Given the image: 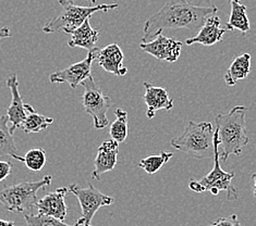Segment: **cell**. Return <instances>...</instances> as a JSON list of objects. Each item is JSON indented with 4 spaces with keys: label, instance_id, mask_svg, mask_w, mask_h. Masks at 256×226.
Wrapping results in <instances>:
<instances>
[{
    "label": "cell",
    "instance_id": "cell-1",
    "mask_svg": "<svg viewBox=\"0 0 256 226\" xmlns=\"http://www.w3.org/2000/svg\"><path fill=\"white\" fill-rule=\"evenodd\" d=\"M217 11L216 5L200 7L190 3L188 0H168L162 9L145 22L141 42L152 40L158 32H162L164 29L196 30L203 25L207 16L216 14Z\"/></svg>",
    "mask_w": 256,
    "mask_h": 226
},
{
    "label": "cell",
    "instance_id": "cell-2",
    "mask_svg": "<svg viewBox=\"0 0 256 226\" xmlns=\"http://www.w3.org/2000/svg\"><path fill=\"white\" fill-rule=\"evenodd\" d=\"M248 108L246 106H236L228 113H219L216 115V130L220 140L219 148L220 159L227 161L230 156H240L243 148L248 144L246 135V115Z\"/></svg>",
    "mask_w": 256,
    "mask_h": 226
},
{
    "label": "cell",
    "instance_id": "cell-3",
    "mask_svg": "<svg viewBox=\"0 0 256 226\" xmlns=\"http://www.w3.org/2000/svg\"><path fill=\"white\" fill-rule=\"evenodd\" d=\"M214 132L210 122L188 121L184 132L172 139L170 145L191 157L212 159L214 158Z\"/></svg>",
    "mask_w": 256,
    "mask_h": 226
},
{
    "label": "cell",
    "instance_id": "cell-4",
    "mask_svg": "<svg viewBox=\"0 0 256 226\" xmlns=\"http://www.w3.org/2000/svg\"><path fill=\"white\" fill-rule=\"evenodd\" d=\"M220 140L218 137V132H214V168L210 172L204 176L200 181L191 180L188 187L194 193L210 192L214 196H217L219 193L224 192L227 194V199L230 201L236 200L239 198V192L232 185V180L236 175L234 171L226 172L220 167V150H219Z\"/></svg>",
    "mask_w": 256,
    "mask_h": 226
},
{
    "label": "cell",
    "instance_id": "cell-5",
    "mask_svg": "<svg viewBox=\"0 0 256 226\" xmlns=\"http://www.w3.org/2000/svg\"><path fill=\"white\" fill-rule=\"evenodd\" d=\"M52 176H44L40 181L23 182L0 189V206L6 210L22 213L33 210L38 204V194L40 189L50 186Z\"/></svg>",
    "mask_w": 256,
    "mask_h": 226
},
{
    "label": "cell",
    "instance_id": "cell-6",
    "mask_svg": "<svg viewBox=\"0 0 256 226\" xmlns=\"http://www.w3.org/2000/svg\"><path fill=\"white\" fill-rule=\"evenodd\" d=\"M59 3L62 7V12L45 24L42 32L46 34H52L62 29L66 34L71 35L78 26L82 25L85 20L90 19L96 12H107L119 7L118 3H102L94 7H81L69 0H59Z\"/></svg>",
    "mask_w": 256,
    "mask_h": 226
},
{
    "label": "cell",
    "instance_id": "cell-7",
    "mask_svg": "<svg viewBox=\"0 0 256 226\" xmlns=\"http://www.w3.org/2000/svg\"><path fill=\"white\" fill-rule=\"evenodd\" d=\"M81 85L84 87L82 106L85 112L93 118L95 130H102L109 124L107 112L112 106V100L108 95L102 93L92 75L84 79Z\"/></svg>",
    "mask_w": 256,
    "mask_h": 226
},
{
    "label": "cell",
    "instance_id": "cell-8",
    "mask_svg": "<svg viewBox=\"0 0 256 226\" xmlns=\"http://www.w3.org/2000/svg\"><path fill=\"white\" fill-rule=\"evenodd\" d=\"M68 189L78 198L82 209L81 218L76 223L78 226H92V220L95 213L102 207L110 206L114 203V198L102 194L92 184H88L86 188H81L76 184H72Z\"/></svg>",
    "mask_w": 256,
    "mask_h": 226
},
{
    "label": "cell",
    "instance_id": "cell-9",
    "mask_svg": "<svg viewBox=\"0 0 256 226\" xmlns=\"http://www.w3.org/2000/svg\"><path fill=\"white\" fill-rule=\"evenodd\" d=\"M97 51H98V48H94V49L88 51L86 58L80 61V62L72 64L62 71L52 73L50 76V82L56 84L66 83L70 85L71 88L76 89L84 79L92 75L90 74V69H92L93 61L96 60Z\"/></svg>",
    "mask_w": 256,
    "mask_h": 226
},
{
    "label": "cell",
    "instance_id": "cell-10",
    "mask_svg": "<svg viewBox=\"0 0 256 226\" xmlns=\"http://www.w3.org/2000/svg\"><path fill=\"white\" fill-rule=\"evenodd\" d=\"M141 49L160 61L174 63L179 59L182 50V42L174 38L166 37L162 32H158L155 37L140 44Z\"/></svg>",
    "mask_w": 256,
    "mask_h": 226
},
{
    "label": "cell",
    "instance_id": "cell-11",
    "mask_svg": "<svg viewBox=\"0 0 256 226\" xmlns=\"http://www.w3.org/2000/svg\"><path fill=\"white\" fill-rule=\"evenodd\" d=\"M7 86L11 93V105L7 110V117L10 123V133L14 135L16 128L22 126L28 114L34 112L35 110L31 105L23 102L19 91V81L16 74L7 78Z\"/></svg>",
    "mask_w": 256,
    "mask_h": 226
},
{
    "label": "cell",
    "instance_id": "cell-12",
    "mask_svg": "<svg viewBox=\"0 0 256 226\" xmlns=\"http://www.w3.org/2000/svg\"><path fill=\"white\" fill-rule=\"evenodd\" d=\"M226 32H227V28L222 26L220 17L216 14H210L206 17L198 33L186 40V45L191 46L194 44H200L203 46H214L217 42H222L224 40Z\"/></svg>",
    "mask_w": 256,
    "mask_h": 226
},
{
    "label": "cell",
    "instance_id": "cell-13",
    "mask_svg": "<svg viewBox=\"0 0 256 226\" xmlns=\"http://www.w3.org/2000/svg\"><path fill=\"white\" fill-rule=\"evenodd\" d=\"M95 61L106 72L112 73L116 76H124L128 73V68L124 64V52L117 42H112L102 49H98Z\"/></svg>",
    "mask_w": 256,
    "mask_h": 226
},
{
    "label": "cell",
    "instance_id": "cell-14",
    "mask_svg": "<svg viewBox=\"0 0 256 226\" xmlns=\"http://www.w3.org/2000/svg\"><path fill=\"white\" fill-rule=\"evenodd\" d=\"M119 154V143L114 139L105 140L97 149V155L94 161V171L92 177L94 180H100V175L104 173L110 172L118 161Z\"/></svg>",
    "mask_w": 256,
    "mask_h": 226
},
{
    "label": "cell",
    "instance_id": "cell-15",
    "mask_svg": "<svg viewBox=\"0 0 256 226\" xmlns=\"http://www.w3.org/2000/svg\"><path fill=\"white\" fill-rule=\"evenodd\" d=\"M145 94L143 96V100L145 105L148 106L146 110V117L148 119H153L155 114L160 110H172L174 108V99L169 97L167 89L164 87L155 86L153 84L148 82L144 83Z\"/></svg>",
    "mask_w": 256,
    "mask_h": 226
},
{
    "label": "cell",
    "instance_id": "cell-16",
    "mask_svg": "<svg viewBox=\"0 0 256 226\" xmlns=\"http://www.w3.org/2000/svg\"><path fill=\"white\" fill-rule=\"evenodd\" d=\"M66 193H69V189L62 187L52 193L47 194L42 199H38L36 204L38 212L56 218L60 221H64L66 212H68V208H66L64 201Z\"/></svg>",
    "mask_w": 256,
    "mask_h": 226
},
{
    "label": "cell",
    "instance_id": "cell-17",
    "mask_svg": "<svg viewBox=\"0 0 256 226\" xmlns=\"http://www.w3.org/2000/svg\"><path fill=\"white\" fill-rule=\"evenodd\" d=\"M100 38V30L90 26V19L85 20L81 26H78L71 34V39L68 45L71 48H83L85 50H92L96 48V42Z\"/></svg>",
    "mask_w": 256,
    "mask_h": 226
},
{
    "label": "cell",
    "instance_id": "cell-18",
    "mask_svg": "<svg viewBox=\"0 0 256 226\" xmlns=\"http://www.w3.org/2000/svg\"><path fill=\"white\" fill-rule=\"evenodd\" d=\"M250 71H251V54L244 52L236 56L224 73V79L226 85L229 87L234 86L238 82L248 77Z\"/></svg>",
    "mask_w": 256,
    "mask_h": 226
},
{
    "label": "cell",
    "instance_id": "cell-19",
    "mask_svg": "<svg viewBox=\"0 0 256 226\" xmlns=\"http://www.w3.org/2000/svg\"><path fill=\"white\" fill-rule=\"evenodd\" d=\"M230 2V14L228 21L226 23L227 30H240L242 34H246L251 25L248 16L246 5L241 3V0H229Z\"/></svg>",
    "mask_w": 256,
    "mask_h": 226
},
{
    "label": "cell",
    "instance_id": "cell-20",
    "mask_svg": "<svg viewBox=\"0 0 256 226\" xmlns=\"http://www.w3.org/2000/svg\"><path fill=\"white\" fill-rule=\"evenodd\" d=\"M8 117H0V157H11L16 160L23 162V157L18 152L14 138L8 127Z\"/></svg>",
    "mask_w": 256,
    "mask_h": 226
},
{
    "label": "cell",
    "instance_id": "cell-21",
    "mask_svg": "<svg viewBox=\"0 0 256 226\" xmlns=\"http://www.w3.org/2000/svg\"><path fill=\"white\" fill-rule=\"evenodd\" d=\"M116 120L110 125V134L112 139L116 140L117 143H124L128 137V112L126 110L117 108L114 110Z\"/></svg>",
    "mask_w": 256,
    "mask_h": 226
},
{
    "label": "cell",
    "instance_id": "cell-22",
    "mask_svg": "<svg viewBox=\"0 0 256 226\" xmlns=\"http://www.w3.org/2000/svg\"><path fill=\"white\" fill-rule=\"evenodd\" d=\"M174 157L172 152L164 151L160 155H150L138 162V167L143 169L148 175H154L160 171L170 159Z\"/></svg>",
    "mask_w": 256,
    "mask_h": 226
},
{
    "label": "cell",
    "instance_id": "cell-23",
    "mask_svg": "<svg viewBox=\"0 0 256 226\" xmlns=\"http://www.w3.org/2000/svg\"><path fill=\"white\" fill-rule=\"evenodd\" d=\"M54 123L52 118L44 117L38 112H31L28 114L26 119L24 120L22 127L26 134L30 133H40L45 131L46 128Z\"/></svg>",
    "mask_w": 256,
    "mask_h": 226
},
{
    "label": "cell",
    "instance_id": "cell-24",
    "mask_svg": "<svg viewBox=\"0 0 256 226\" xmlns=\"http://www.w3.org/2000/svg\"><path fill=\"white\" fill-rule=\"evenodd\" d=\"M23 163L34 172H40L46 164V151L40 148H33L23 157Z\"/></svg>",
    "mask_w": 256,
    "mask_h": 226
},
{
    "label": "cell",
    "instance_id": "cell-25",
    "mask_svg": "<svg viewBox=\"0 0 256 226\" xmlns=\"http://www.w3.org/2000/svg\"><path fill=\"white\" fill-rule=\"evenodd\" d=\"M28 226H78V225H68L64 223V221L52 218L50 216L44 215V213H38V215H33V213H28L24 217Z\"/></svg>",
    "mask_w": 256,
    "mask_h": 226
},
{
    "label": "cell",
    "instance_id": "cell-26",
    "mask_svg": "<svg viewBox=\"0 0 256 226\" xmlns=\"http://www.w3.org/2000/svg\"><path fill=\"white\" fill-rule=\"evenodd\" d=\"M208 226H242L236 215H232L228 218H219L215 222Z\"/></svg>",
    "mask_w": 256,
    "mask_h": 226
},
{
    "label": "cell",
    "instance_id": "cell-27",
    "mask_svg": "<svg viewBox=\"0 0 256 226\" xmlns=\"http://www.w3.org/2000/svg\"><path fill=\"white\" fill-rule=\"evenodd\" d=\"M12 172V164L8 161H0V182L4 181Z\"/></svg>",
    "mask_w": 256,
    "mask_h": 226
},
{
    "label": "cell",
    "instance_id": "cell-28",
    "mask_svg": "<svg viewBox=\"0 0 256 226\" xmlns=\"http://www.w3.org/2000/svg\"><path fill=\"white\" fill-rule=\"evenodd\" d=\"M188 1L195 5H200V7H210V5H212V0H188Z\"/></svg>",
    "mask_w": 256,
    "mask_h": 226
},
{
    "label": "cell",
    "instance_id": "cell-29",
    "mask_svg": "<svg viewBox=\"0 0 256 226\" xmlns=\"http://www.w3.org/2000/svg\"><path fill=\"white\" fill-rule=\"evenodd\" d=\"M11 32L8 26H4L2 29H0V41H2L4 38H8L10 37Z\"/></svg>",
    "mask_w": 256,
    "mask_h": 226
},
{
    "label": "cell",
    "instance_id": "cell-30",
    "mask_svg": "<svg viewBox=\"0 0 256 226\" xmlns=\"http://www.w3.org/2000/svg\"><path fill=\"white\" fill-rule=\"evenodd\" d=\"M0 226H16L12 221H6V220L0 219Z\"/></svg>",
    "mask_w": 256,
    "mask_h": 226
},
{
    "label": "cell",
    "instance_id": "cell-31",
    "mask_svg": "<svg viewBox=\"0 0 256 226\" xmlns=\"http://www.w3.org/2000/svg\"><path fill=\"white\" fill-rule=\"evenodd\" d=\"M252 181H253V195L256 197V173L252 174Z\"/></svg>",
    "mask_w": 256,
    "mask_h": 226
},
{
    "label": "cell",
    "instance_id": "cell-32",
    "mask_svg": "<svg viewBox=\"0 0 256 226\" xmlns=\"http://www.w3.org/2000/svg\"><path fill=\"white\" fill-rule=\"evenodd\" d=\"M69 1H71V2H73L74 3L76 0H69ZM84 1H88V2H90V3H93V4H95L96 3V0H84Z\"/></svg>",
    "mask_w": 256,
    "mask_h": 226
}]
</instances>
